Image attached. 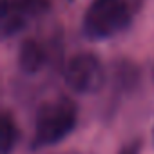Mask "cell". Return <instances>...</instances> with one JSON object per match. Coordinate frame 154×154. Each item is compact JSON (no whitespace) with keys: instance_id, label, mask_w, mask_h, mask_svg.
I'll return each mask as SVG.
<instances>
[{"instance_id":"obj_4","label":"cell","mask_w":154,"mask_h":154,"mask_svg":"<svg viewBox=\"0 0 154 154\" xmlns=\"http://www.w3.org/2000/svg\"><path fill=\"white\" fill-rule=\"evenodd\" d=\"M31 13L20 0H2V15H0V33L2 38H11L26 29Z\"/></svg>"},{"instance_id":"obj_7","label":"cell","mask_w":154,"mask_h":154,"mask_svg":"<svg viewBox=\"0 0 154 154\" xmlns=\"http://www.w3.org/2000/svg\"><path fill=\"white\" fill-rule=\"evenodd\" d=\"M140 149H141V143H140V141H131V143H127L118 154H140Z\"/></svg>"},{"instance_id":"obj_8","label":"cell","mask_w":154,"mask_h":154,"mask_svg":"<svg viewBox=\"0 0 154 154\" xmlns=\"http://www.w3.org/2000/svg\"><path fill=\"white\" fill-rule=\"evenodd\" d=\"M62 154H76V152H62Z\"/></svg>"},{"instance_id":"obj_2","label":"cell","mask_w":154,"mask_h":154,"mask_svg":"<svg viewBox=\"0 0 154 154\" xmlns=\"http://www.w3.org/2000/svg\"><path fill=\"white\" fill-rule=\"evenodd\" d=\"M131 24V8L125 0H93L84 17V33L91 40H107Z\"/></svg>"},{"instance_id":"obj_5","label":"cell","mask_w":154,"mask_h":154,"mask_svg":"<svg viewBox=\"0 0 154 154\" xmlns=\"http://www.w3.org/2000/svg\"><path fill=\"white\" fill-rule=\"evenodd\" d=\"M45 58H47L45 49L40 42L36 40L22 42L18 49V67L26 74H36L38 71H42V67L45 65Z\"/></svg>"},{"instance_id":"obj_1","label":"cell","mask_w":154,"mask_h":154,"mask_svg":"<svg viewBox=\"0 0 154 154\" xmlns=\"http://www.w3.org/2000/svg\"><path fill=\"white\" fill-rule=\"evenodd\" d=\"M76 122H78V107L71 98L60 96L44 103L35 120L31 147L47 149L60 143L74 131Z\"/></svg>"},{"instance_id":"obj_3","label":"cell","mask_w":154,"mask_h":154,"mask_svg":"<svg viewBox=\"0 0 154 154\" xmlns=\"http://www.w3.org/2000/svg\"><path fill=\"white\" fill-rule=\"evenodd\" d=\"M63 78L72 93L94 94L102 89L105 82L103 63L93 53H78L67 62L63 69Z\"/></svg>"},{"instance_id":"obj_6","label":"cell","mask_w":154,"mask_h":154,"mask_svg":"<svg viewBox=\"0 0 154 154\" xmlns=\"http://www.w3.org/2000/svg\"><path fill=\"white\" fill-rule=\"evenodd\" d=\"M20 140V132H18V125L13 120V116L9 112L2 114V143H0V152L2 154H11L17 147Z\"/></svg>"}]
</instances>
